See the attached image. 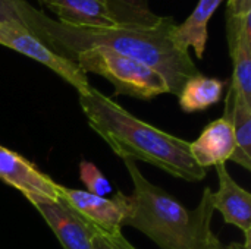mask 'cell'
Masks as SVG:
<instances>
[{
	"instance_id": "11",
	"label": "cell",
	"mask_w": 251,
	"mask_h": 249,
	"mask_svg": "<svg viewBox=\"0 0 251 249\" xmlns=\"http://www.w3.org/2000/svg\"><path fill=\"white\" fill-rule=\"evenodd\" d=\"M59 18L60 23L71 26L106 28L116 26L121 21L109 0H38Z\"/></svg>"
},
{
	"instance_id": "16",
	"label": "cell",
	"mask_w": 251,
	"mask_h": 249,
	"mask_svg": "<svg viewBox=\"0 0 251 249\" xmlns=\"http://www.w3.org/2000/svg\"><path fill=\"white\" fill-rule=\"evenodd\" d=\"M79 179L85 185L87 192L97 195V197H106L112 192V185L107 181V178L99 170V167L87 160H82L79 163Z\"/></svg>"
},
{
	"instance_id": "13",
	"label": "cell",
	"mask_w": 251,
	"mask_h": 249,
	"mask_svg": "<svg viewBox=\"0 0 251 249\" xmlns=\"http://www.w3.org/2000/svg\"><path fill=\"white\" fill-rule=\"evenodd\" d=\"M224 0H200L193 13L181 25H176L175 32L178 40L188 50L193 48L199 59L203 57L207 43V23L213 12Z\"/></svg>"
},
{
	"instance_id": "15",
	"label": "cell",
	"mask_w": 251,
	"mask_h": 249,
	"mask_svg": "<svg viewBox=\"0 0 251 249\" xmlns=\"http://www.w3.org/2000/svg\"><path fill=\"white\" fill-rule=\"evenodd\" d=\"M0 22L18 23L46 43V34L51 19L25 0H0Z\"/></svg>"
},
{
	"instance_id": "4",
	"label": "cell",
	"mask_w": 251,
	"mask_h": 249,
	"mask_svg": "<svg viewBox=\"0 0 251 249\" xmlns=\"http://www.w3.org/2000/svg\"><path fill=\"white\" fill-rule=\"evenodd\" d=\"M74 62L87 73H97L115 87V95L150 100L169 92L165 78L147 65L104 47L85 48L75 54Z\"/></svg>"
},
{
	"instance_id": "14",
	"label": "cell",
	"mask_w": 251,
	"mask_h": 249,
	"mask_svg": "<svg viewBox=\"0 0 251 249\" xmlns=\"http://www.w3.org/2000/svg\"><path fill=\"white\" fill-rule=\"evenodd\" d=\"M225 82L216 78H207L201 73L190 78L178 94L179 107L185 113H194L209 109L222 98Z\"/></svg>"
},
{
	"instance_id": "9",
	"label": "cell",
	"mask_w": 251,
	"mask_h": 249,
	"mask_svg": "<svg viewBox=\"0 0 251 249\" xmlns=\"http://www.w3.org/2000/svg\"><path fill=\"white\" fill-rule=\"evenodd\" d=\"M0 181L24 195H41L57 200L59 183L21 154L3 145H0Z\"/></svg>"
},
{
	"instance_id": "5",
	"label": "cell",
	"mask_w": 251,
	"mask_h": 249,
	"mask_svg": "<svg viewBox=\"0 0 251 249\" xmlns=\"http://www.w3.org/2000/svg\"><path fill=\"white\" fill-rule=\"evenodd\" d=\"M0 45L12 48L51 69L78 92H84L91 87L87 73H84L75 62L57 54L34 32L18 23L0 22Z\"/></svg>"
},
{
	"instance_id": "12",
	"label": "cell",
	"mask_w": 251,
	"mask_h": 249,
	"mask_svg": "<svg viewBox=\"0 0 251 249\" xmlns=\"http://www.w3.org/2000/svg\"><path fill=\"white\" fill-rule=\"evenodd\" d=\"M224 116L231 119L235 138V150L229 160L251 170V104L228 91Z\"/></svg>"
},
{
	"instance_id": "18",
	"label": "cell",
	"mask_w": 251,
	"mask_h": 249,
	"mask_svg": "<svg viewBox=\"0 0 251 249\" xmlns=\"http://www.w3.org/2000/svg\"><path fill=\"white\" fill-rule=\"evenodd\" d=\"M226 15L231 16H250L251 0H228Z\"/></svg>"
},
{
	"instance_id": "6",
	"label": "cell",
	"mask_w": 251,
	"mask_h": 249,
	"mask_svg": "<svg viewBox=\"0 0 251 249\" xmlns=\"http://www.w3.org/2000/svg\"><path fill=\"white\" fill-rule=\"evenodd\" d=\"M57 200L63 201L87 225L106 233H121L126 210V195L116 192L113 198L93 195L87 191L59 185Z\"/></svg>"
},
{
	"instance_id": "17",
	"label": "cell",
	"mask_w": 251,
	"mask_h": 249,
	"mask_svg": "<svg viewBox=\"0 0 251 249\" xmlns=\"http://www.w3.org/2000/svg\"><path fill=\"white\" fill-rule=\"evenodd\" d=\"M90 226V225H88ZM93 249H137L134 248L121 233H106L90 226Z\"/></svg>"
},
{
	"instance_id": "2",
	"label": "cell",
	"mask_w": 251,
	"mask_h": 249,
	"mask_svg": "<svg viewBox=\"0 0 251 249\" xmlns=\"http://www.w3.org/2000/svg\"><path fill=\"white\" fill-rule=\"evenodd\" d=\"M78 95L90 128L122 160L146 161L188 182L206 178V169L191 157L188 141L138 119L93 87Z\"/></svg>"
},
{
	"instance_id": "3",
	"label": "cell",
	"mask_w": 251,
	"mask_h": 249,
	"mask_svg": "<svg viewBox=\"0 0 251 249\" xmlns=\"http://www.w3.org/2000/svg\"><path fill=\"white\" fill-rule=\"evenodd\" d=\"M134 192L126 195L122 226H131L149 236L160 249H206L215 233L210 229L213 200L206 188L200 204L188 211L160 186L147 181L134 160L124 158Z\"/></svg>"
},
{
	"instance_id": "7",
	"label": "cell",
	"mask_w": 251,
	"mask_h": 249,
	"mask_svg": "<svg viewBox=\"0 0 251 249\" xmlns=\"http://www.w3.org/2000/svg\"><path fill=\"white\" fill-rule=\"evenodd\" d=\"M53 230L63 249H93L90 226L63 201L41 195H25Z\"/></svg>"
},
{
	"instance_id": "1",
	"label": "cell",
	"mask_w": 251,
	"mask_h": 249,
	"mask_svg": "<svg viewBox=\"0 0 251 249\" xmlns=\"http://www.w3.org/2000/svg\"><path fill=\"white\" fill-rule=\"evenodd\" d=\"M175 28L172 18H157L153 22L121 21L116 26L106 28L71 26L51 19L46 43L72 62L75 54L85 48H109L159 72L169 87V94L178 95L184 84L200 72L190 50L178 40Z\"/></svg>"
},
{
	"instance_id": "10",
	"label": "cell",
	"mask_w": 251,
	"mask_h": 249,
	"mask_svg": "<svg viewBox=\"0 0 251 249\" xmlns=\"http://www.w3.org/2000/svg\"><path fill=\"white\" fill-rule=\"evenodd\" d=\"M235 150V138L231 119L222 116L207 125L200 136L190 142V153L193 160L201 167H215L225 164Z\"/></svg>"
},
{
	"instance_id": "19",
	"label": "cell",
	"mask_w": 251,
	"mask_h": 249,
	"mask_svg": "<svg viewBox=\"0 0 251 249\" xmlns=\"http://www.w3.org/2000/svg\"><path fill=\"white\" fill-rule=\"evenodd\" d=\"M206 249H246V248H244V245H243V244H235V242H232V244H229V245H224V244L218 239V236L215 235V236L212 238V241L209 242V245H207V248Z\"/></svg>"
},
{
	"instance_id": "8",
	"label": "cell",
	"mask_w": 251,
	"mask_h": 249,
	"mask_svg": "<svg viewBox=\"0 0 251 249\" xmlns=\"http://www.w3.org/2000/svg\"><path fill=\"white\" fill-rule=\"evenodd\" d=\"M215 167L219 188L212 194L213 208L222 214L225 223L244 233V248L251 249V194L232 179L225 164Z\"/></svg>"
}]
</instances>
